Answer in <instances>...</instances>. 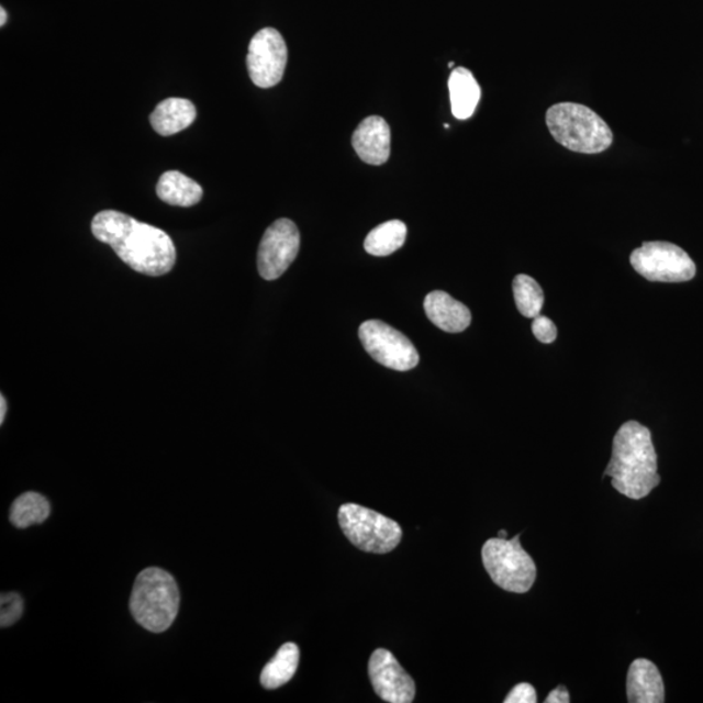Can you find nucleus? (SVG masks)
Listing matches in <instances>:
<instances>
[{
    "label": "nucleus",
    "instance_id": "29",
    "mask_svg": "<svg viewBox=\"0 0 703 703\" xmlns=\"http://www.w3.org/2000/svg\"><path fill=\"white\" fill-rule=\"evenodd\" d=\"M454 66H455V63H454V62H449L448 67H449V68H453Z\"/></svg>",
    "mask_w": 703,
    "mask_h": 703
},
{
    "label": "nucleus",
    "instance_id": "7",
    "mask_svg": "<svg viewBox=\"0 0 703 703\" xmlns=\"http://www.w3.org/2000/svg\"><path fill=\"white\" fill-rule=\"evenodd\" d=\"M631 265L649 281L683 283L692 280L698 267L680 246L667 242L644 243L631 255Z\"/></svg>",
    "mask_w": 703,
    "mask_h": 703
},
{
    "label": "nucleus",
    "instance_id": "1",
    "mask_svg": "<svg viewBox=\"0 0 703 703\" xmlns=\"http://www.w3.org/2000/svg\"><path fill=\"white\" fill-rule=\"evenodd\" d=\"M98 242L108 244L131 269L149 277H161L174 269L172 238L160 228L138 222L115 210L98 213L91 222Z\"/></svg>",
    "mask_w": 703,
    "mask_h": 703
},
{
    "label": "nucleus",
    "instance_id": "11",
    "mask_svg": "<svg viewBox=\"0 0 703 703\" xmlns=\"http://www.w3.org/2000/svg\"><path fill=\"white\" fill-rule=\"evenodd\" d=\"M369 678L376 693L386 702L411 703L416 695V684L411 674L389 650L377 649L371 654Z\"/></svg>",
    "mask_w": 703,
    "mask_h": 703
},
{
    "label": "nucleus",
    "instance_id": "25",
    "mask_svg": "<svg viewBox=\"0 0 703 703\" xmlns=\"http://www.w3.org/2000/svg\"><path fill=\"white\" fill-rule=\"evenodd\" d=\"M571 702V695H569L566 687L555 688L554 691L547 695L545 703H568Z\"/></svg>",
    "mask_w": 703,
    "mask_h": 703
},
{
    "label": "nucleus",
    "instance_id": "15",
    "mask_svg": "<svg viewBox=\"0 0 703 703\" xmlns=\"http://www.w3.org/2000/svg\"><path fill=\"white\" fill-rule=\"evenodd\" d=\"M194 104L186 98H167L150 115V124L160 136H172L196 121Z\"/></svg>",
    "mask_w": 703,
    "mask_h": 703
},
{
    "label": "nucleus",
    "instance_id": "26",
    "mask_svg": "<svg viewBox=\"0 0 703 703\" xmlns=\"http://www.w3.org/2000/svg\"><path fill=\"white\" fill-rule=\"evenodd\" d=\"M7 413V402L4 397H0V424H3Z\"/></svg>",
    "mask_w": 703,
    "mask_h": 703
},
{
    "label": "nucleus",
    "instance_id": "4",
    "mask_svg": "<svg viewBox=\"0 0 703 703\" xmlns=\"http://www.w3.org/2000/svg\"><path fill=\"white\" fill-rule=\"evenodd\" d=\"M180 607V592L172 576L160 568H147L137 576L130 609L147 631L161 633L171 627Z\"/></svg>",
    "mask_w": 703,
    "mask_h": 703
},
{
    "label": "nucleus",
    "instance_id": "6",
    "mask_svg": "<svg viewBox=\"0 0 703 703\" xmlns=\"http://www.w3.org/2000/svg\"><path fill=\"white\" fill-rule=\"evenodd\" d=\"M339 524L350 544L365 553H391L403 538L402 527L392 518L354 503L342 505Z\"/></svg>",
    "mask_w": 703,
    "mask_h": 703
},
{
    "label": "nucleus",
    "instance_id": "27",
    "mask_svg": "<svg viewBox=\"0 0 703 703\" xmlns=\"http://www.w3.org/2000/svg\"><path fill=\"white\" fill-rule=\"evenodd\" d=\"M0 19H2V20H0V26H4L5 23H7V12L3 9V7H2V9H0Z\"/></svg>",
    "mask_w": 703,
    "mask_h": 703
},
{
    "label": "nucleus",
    "instance_id": "18",
    "mask_svg": "<svg viewBox=\"0 0 703 703\" xmlns=\"http://www.w3.org/2000/svg\"><path fill=\"white\" fill-rule=\"evenodd\" d=\"M300 662L299 646L288 643L281 646L269 663L264 667L261 684L266 689H277L291 681Z\"/></svg>",
    "mask_w": 703,
    "mask_h": 703
},
{
    "label": "nucleus",
    "instance_id": "2",
    "mask_svg": "<svg viewBox=\"0 0 703 703\" xmlns=\"http://www.w3.org/2000/svg\"><path fill=\"white\" fill-rule=\"evenodd\" d=\"M604 477L624 496L639 501L660 483L656 448L648 427L628 421L618 428Z\"/></svg>",
    "mask_w": 703,
    "mask_h": 703
},
{
    "label": "nucleus",
    "instance_id": "5",
    "mask_svg": "<svg viewBox=\"0 0 703 703\" xmlns=\"http://www.w3.org/2000/svg\"><path fill=\"white\" fill-rule=\"evenodd\" d=\"M482 561L491 580L507 592L524 594L536 582V562L520 544V534L512 539H489L482 547Z\"/></svg>",
    "mask_w": 703,
    "mask_h": 703
},
{
    "label": "nucleus",
    "instance_id": "22",
    "mask_svg": "<svg viewBox=\"0 0 703 703\" xmlns=\"http://www.w3.org/2000/svg\"><path fill=\"white\" fill-rule=\"evenodd\" d=\"M24 613V601L18 593H7L0 596V625L11 627L20 621Z\"/></svg>",
    "mask_w": 703,
    "mask_h": 703
},
{
    "label": "nucleus",
    "instance_id": "20",
    "mask_svg": "<svg viewBox=\"0 0 703 703\" xmlns=\"http://www.w3.org/2000/svg\"><path fill=\"white\" fill-rule=\"evenodd\" d=\"M51 511V503L44 495L30 491L13 502L10 520L19 529H25V527L46 522Z\"/></svg>",
    "mask_w": 703,
    "mask_h": 703
},
{
    "label": "nucleus",
    "instance_id": "8",
    "mask_svg": "<svg viewBox=\"0 0 703 703\" xmlns=\"http://www.w3.org/2000/svg\"><path fill=\"white\" fill-rule=\"evenodd\" d=\"M358 336L365 350L386 368L408 371L416 368L420 362L419 352L413 343L382 321L364 322Z\"/></svg>",
    "mask_w": 703,
    "mask_h": 703
},
{
    "label": "nucleus",
    "instance_id": "16",
    "mask_svg": "<svg viewBox=\"0 0 703 703\" xmlns=\"http://www.w3.org/2000/svg\"><path fill=\"white\" fill-rule=\"evenodd\" d=\"M449 97H451L453 114L459 121H467L475 114L481 100V88L469 69L457 67L448 80Z\"/></svg>",
    "mask_w": 703,
    "mask_h": 703
},
{
    "label": "nucleus",
    "instance_id": "17",
    "mask_svg": "<svg viewBox=\"0 0 703 703\" xmlns=\"http://www.w3.org/2000/svg\"><path fill=\"white\" fill-rule=\"evenodd\" d=\"M157 194L168 205L191 208L202 200L203 189L185 174L167 171L159 178Z\"/></svg>",
    "mask_w": 703,
    "mask_h": 703
},
{
    "label": "nucleus",
    "instance_id": "21",
    "mask_svg": "<svg viewBox=\"0 0 703 703\" xmlns=\"http://www.w3.org/2000/svg\"><path fill=\"white\" fill-rule=\"evenodd\" d=\"M513 297H515L518 312L526 319H536L543 311L544 291L543 288L531 277L520 274L513 280Z\"/></svg>",
    "mask_w": 703,
    "mask_h": 703
},
{
    "label": "nucleus",
    "instance_id": "12",
    "mask_svg": "<svg viewBox=\"0 0 703 703\" xmlns=\"http://www.w3.org/2000/svg\"><path fill=\"white\" fill-rule=\"evenodd\" d=\"M357 156L365 164L381 166L390 158L391 130L381 116H369L358 124L352 137Z\"/></svg>",
    "mask_w": 703,
    "mask_h": 703
},
{
    "label": "nucleus",
    "instance_id": "3",
    "mask_svg": "<svg viewBox=\"0 0 703 703\" xmlns=\"http://www.w3.org/2000/svg\"><path fill=\"white\" fill-rule=\"evenodd\" d=\"M546 124L555 141L574 153H602L614 141L609 124L592 109L579 103L551 105L547 110Z\"/></svg>",
    "mask_w": 703,
    "mask_h": 703
},
{
    "label": "nucleus",
    "instance_id": "24",
    "mask_svg": "<svg viewBox=\"0 0 703 703\" xmlns=\"http://www.w3.org/2000/svg\"><path fill=\"white\" fill-rule=\"evenodd\" d=\"M505 703H536L537 702V692L533 685L527 683H522L512 689L507 698L504 700Z\"/></svg>",
    "mask_w": 703,
    "mask_h": 703
},
{
    "label": "nucleus",
    "instance_id": "9",
    "mask_svg": "<svg viewBox=\"0 0 703 703\" xmlns=\"http://www.w3.org/2000/svg\"><path fill=\"white\" fill-rule=\"evenodd\" d=\"M288 60L286 41L274 27H265L252 38L246 66L253 83L263 89L278 86Z\"/></svg>",
    "mask_w": 703,
    "mask_h": 703
},
{
    "label": "nucleus",
    "instance_id": "19",
    "mask_svg": "<svg viewBox=\"0 0 703 703\" xmlns=\"http://www.w3.org/2000/svg\"><path fill=\"white\" fill-rule=\"evenodd\" d=\"M405 238V224L402 221H390L372 230L365 238L364 246L371 256L387 257L402 248Z\"/></svg>",
    "mask_w": 703,
    "mask_h": 703
},
{
    "label": "nucleus",
    "instance_id": "28",
    "mask_svg": "<svg viewBox=\"0 0 703 703\" xmlns=\"http://www.w3.org/2000/svg\"><path fill=\"white\" fill-rule=\"evenodd\" d=\"M498 537H499V538H504V539H505V538H507V532H505V531H501V532H499V533H498Z\"/></svg>",
    "mask_w": 703,
    "mask_h": 703
},
{
    "label": "nucleus",
    "instance_id": "14",
    "mask_svg": "<svg viewBox=\"0 0 703 703\" xmlns=\"http://www.w3.org/2000/svg\"><path fill=\"white\" fill-rule=\"evenodd\" d=\"M627 698L631 703L665 702V683L658 667L649 659L638 658L629 667Z\"/></svg>",
    "mask_w": 703,
    "mask_h": 703
},
{
    "label": "nucleus",
    "instance_id": "13",
    "mask_svg": "<svg viewBox=\"0 0 703 703\" xmlns=\"http://www.w3.org/2000/svg\"><path fill=\"white\" fill-rule=\"evenodd\" d=\"M427 319L435 326L449 334L466 332L472 322V314L460 301L449 297L447 292L434 291L427 294L424 302Z\"/></svg>",
    "mask_w": 703,
    "mask_h": 703
},
{
    "label": "nucleus",
    "instance_id": "23",
    "mask_svg": "<svg viewBox=\"0 0 703 703\" xmlns=\"http://www.w3.org/2000/svg\"><path fill=\"white\" fill-rule=\"evenodd\" d=\"M532 332L540 343L551 344L557 341L558 328L555 323L545 315H538L533 321Z\"/></svg>",
    "mask_w": 703,
    "mask_h": 703
},
{
    "label": "nucleus",
    "instance_id": "10",
    "mask_svg": "<svg viewBox=\"0 0 703 703\" xmlns=\"http://www.w3.org/2000/svg\"><path fill=\"white\" fill-rule=\"evenodd\" d=\"M300 250V232L291 220H278L266 230L259 243L258 272L266 280L279 279L297 259Z\"/></svg>",
    "mask_w": 703,
    "mask_h": 703
}]
</instances>
